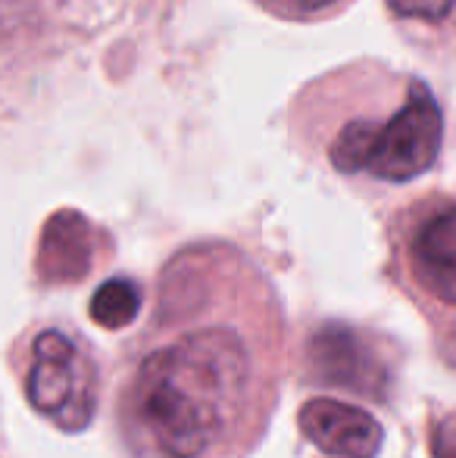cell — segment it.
<instances>
[{"instance_id":"6da1fadb","label":"cell","mask_w":456,"mask_h":458,"mask_svg":"<svg viewBox=\"0 0 456 458\" xmlns=\"http://www.w3.org/2000/svg\"><path fill=\"white\" fill-rule=\"evenodd\" d=\"M254 393V359L228 327H197L153 350L132 384L134 424L163 458L226 446Z\"/></svg>"},{"instance_id":"7a4b0ae2","label":"cell","mask_w":456,"mask_h":458,"mask_svg":"<svg viewBox=\"0 0 456 458\" xmlns=\"http://www.w3.org/2000/svg\"><path fill=\"white\" fill-rule=\"evenodd\" d=\"M444 140V115L428 91L413 81L403 106L388 122L357 119L338 131L329 157L338 172H369L382 182H413L434 165Z\"/></svg>"},{"instance_id":"3957f363","label":"cell","mask_w":456,"mask_h":458,"mask_svg":"<svg viewBox=\"0 0 456 458\" xmlns=\"http://www.w3.org/2000/svg\"><path fill=\"white\" fill-rule=\"evenodd\" d=\"M31 409L60 430H85L98 409V371L73 337L44 331L31 344V368L25 377Z\"/></svg>"},{"instance_id":"277c9868","label":"cell","mask_w":456,"mask_h":458,"mask_svg":"<svg viewBox=\"0 0 456 458\" xmlns=\"http://www.w3.org/2000/svg\"><path fill=\"white\" fill-rule=\"evenodd\" d=\"M300 430L335 458H375L384 440L382 424L369 411L338 399H310L300 409Z\"/></svg>"},{"instance_id":"5b68a950","label":"cell","mask_w":456,"mask_h":458,"mask_svg":"<svg viewBox=\"0 0 456 458\" xmlns=\"http://www.w3.org/2000/svg\"><path fill=\"white\" fill-rule=\"evenodd\" d=\"M413 275L441 306L456 302V212L444 203L416 228L409 241Z\"/></svg>"},{"instance_id":"8992f818","label":"cell","mask_w":456,"mask_h":458,"mask_svg":"<svg viewBox=\"0 0 456 458\" xmlns=\"http://www.w3.org/2000/svg\"><path fill=\"white\" fill-rule=\"evenodd\" d=\"M313 362L319 371L335 384H344L350 390L382 393L384 368L378 356L347 327H325L313 344Z\"/></svg>"},{"instance_id":"52a82bcc","label":"cell","mask_w":456,"mask_h":458,"mask_svg":"<svg viewBox=\"0 0 456 458\" xmlns=\"http://www.w3.org/2000/svg\"><path fill=\"white\" fill-rule=\"evenodd\" d=\"M91 225L79 212H56L44 225L38 268L47 281H75L91 268Z\"/></svg>"},{"instance_id":"ba28073f","label":"cell","mask_w":456,"mask_h":458,"mask_svg":"<svg viewBox=\"0 0 456 458\" xmlns=\"http://www.w3.org/2000/svg\"><path fill=\"white\" fill-rule=\"evenodd\" d=\"M141 309V290L128 277H113L100 284L98 293L91 296V318L107 331H122L134 321Z\"/></svg>"},{"instance_id":"9c48e42d","label":"cell","mask_w":456,"mask_h":458,"mask_svg":"<svg viewBox=\"0 0 456 458\" xmlns=\"http://www.w3.org/2000/svg\"><path fill=\"white\" fill-rule=\"evenodd\" d=\"M388 4H391V10L400 13V16L432 19V22L447 19L453 10V0H388Z\"/></svg>"},{"instance_id":"30bf717a","label":"cell","mask_w":456,"mask_h":458,"mask_svg":"<svg viewBox=\"0 0 456 458\" xmlns=\"http://www.w3.org/2000/svg\"><path fill=\"white\" fill-rule=\"evenodd\" d=\"M266 10L279 13V16L288 19H300V16H316V13H325L331 6L344 4V0H260Z\"/></svg>"}]
</instances>
